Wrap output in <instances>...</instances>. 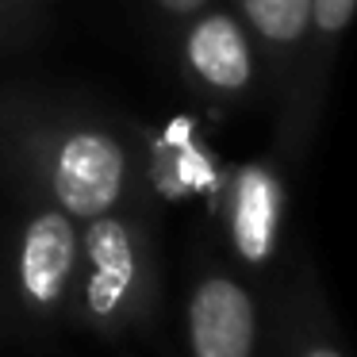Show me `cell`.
Returning <instances> with one entry per match:
<instances>
[{
	"label": "cell",
	"instance_id": "cell-1",
	"mask_svg": "<svg viewBox=\"0 0 357 357\" xmlns=\"http://www.w3.org/2000/svg\"><path fill=\"white\" fill-rule=\"evenodd\" d=\"M158 250L142 211L119 208L81 223V265L70 323L104 342L146 331L158 311Z\"/></svg>",
	"mask_w": 357,
	"mask_h": 357
},
{
	"label": "cell",
	"instance_id": "cell-2",
	"mask_svg": "<svg viewBox=\"0 0 357 357\" xmlns=\"http://www.w3.org/2000/svg\"><path fill=\"white\" fill-rule=\"evenodd\" d=\"M20 158L35 192L77 223L131 208L139 192V154L119 131L96 119L31 127L20 142Z\"/></svg>",
	"mask_w": 357,
	"mask_h": 357
},
{
	"label": "cell",
	"instance_id": "cell-3",
	"mask_svg": "<svg viewBox=\"0 0 357 357\" xmlns=\"http://www.w3.org/2000/svg\"><path fill=\"white\" fill-rule=\"evenodd\" d=\"M81 265V223L35 192L4 257V300L27 326L54 331L70 323Z\"/></svg>",
	"mask_w": 357,
	"mask_h": 357
},
{
	"label": "cell",
	"instance_id": "cell-4",
	"mask_svg": "<svg viewBox=\"0 0 357 357\" xmlns=\"http://www.w3.org/2000/svg\"><path fill=\"white\" fill-rule=\"evenodd\" d=\"M215 215L223 223L231 257L246 273H269L280 257L288 219V177L277 158L231 165L215 192Z\"/></svg>",
	"mask_w": 357,
	"mask_h": 357
},
{
	"label": "cell",
	"instance_id": "cell-5",
	"mask_svg": "<svg viewBox=\"0 0 357 357\" xmlns=\"http://www.w3.org/2000/svg\"><path fill=\"white\" fill-rule=\"evenodd\" d=\"M261 303L250 280L223 261H200L185 296L188 357H261Z\"/></svg>",
	"mask_w": 357,
	"mask_h": 357
},
{
	"label": "cell",
	"instance_id": "cell-6",
	"mask_svg": "<svg viewBox=\"0 0 357 357\" xmlns=\"http://www.w3.org/2000/svg\"><path fill=\"white\" fill-rule=\"evenodd\" d=\"M181 66L188 85L215 108L250 100L261 73L250 31L242 27L238 12L227 8H204L188 20L181 39Z\"/></svg>",
	"mask_w": 357,
	"mask_h": 357
},
{
	"label": "cell",
	"instance_id": "cell-7",
	"mask_svg": "<svg viewBox=\"0 0 357 357\" xmlns=\"http://www.w3.org/2000/svg\"><path fill=\"white\" fill-rule=\"evenodd\" d=\"M354 16H357V0H311V35H307L303 70L296 77L292 93L280 104V158L307 154L326 108L342 39L354 27Z\"/></svg>",
	"mask_w": 357,
	"mask_h": 357
},
{
	"label": "cell",
	"instance_id": "cell-8",
	"mask_svg": "<svg viewBox=\"0 0 357 357\" xmlns=\"http://www.w3.org/2000/svg\"><path fill=\"white\" fill-rule=\"evenodd\" d=\"M238 20L250 31L273 96L284 104L307 54L311 0H238Z\"/></svg>",
	"mask_w": 357,
	"mask_h": 357
},
{
	"label": "cell",
	"instance_id": "cell-9",
	"mask_svg": "<svg viewBox=\"0 0 357 357\" xmlns=\"http://www.w3.org/2000/svg\"><path fill=\"white\" fill-rule=\"evenodd\" d=\"M223 165L208 150L188 119H173L154 142H150L146 158V177L165 192L169 200H188V196H208L215 204V192L223 185Z\"/></svg>",
	"mask_w": 357,
	"mask_h": 357
},
{
	"label": "cell",
	"instance_id": "cell-10",
	"mask_svg": "<svg viewBox=\"0 0 357 357\" xmlns=\"http://www.w3.org/2000/svg\"><path fill=\"white\" fill-rule=\"evenodd\" d=\"M280 357H349L311 269H300L280 303Z\"/></svg>",
	"mask_w": 357,
	"mask_h": 357
},
{
	"label": "cell",
	"instance_id": "cell-11",
	"mask_svg": "<svg viewBox=\"0 0 357 357\" xmlns=\"http://www.w3.org/2000/svg\"><path fill=\"white\" fill-rule=\"evenodd\" d=\"M154 4H158V12L169 16V20H192L196 12L208 8L211 0H154Z\"/></svg>",
	"mask_w": 357,
	"mask_h": 357
},
{
	"label": "cell",
	"instance_id": "cell-12",
	"mask_svg": "<svg viewBox=\"0 0 357 357\" xmlns=\"http://www.w3.org/2000/svg\"><path fill=\"white\" fill-rule=\"evenodd\" d=\"M12 4H27V0H0V8H12Z\"/></svg>",
	"mask_w": 357,
	"mask_h": 357
}]
</instances>
